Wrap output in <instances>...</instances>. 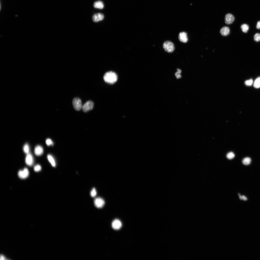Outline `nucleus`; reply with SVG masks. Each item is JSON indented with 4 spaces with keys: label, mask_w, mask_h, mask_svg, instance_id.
<instances>
[{
    "label": "nucleus",
    "mask_w": 260,
    "mask_h": 260,
    "mask_svg": "<svg viewBox=\"0 0 260 260\" xmlns=\"http://www.w3.org/2000/svg\"><path fill=\"white\" fill-rule=\"evenodd\" d=\"M104 81L106 83L110 84L115 83L118 79V76L115 72L110 71L107 72L103 77Z\"/></svg>",
    "instance_id": "1"
},
{
    "label": "nucleus",
    "mask_w": 260,
    "mask_h": 260,
    "mask_svg": "<svg viewBox=\"0 0 260 260\" xmlns=\"http://www.w3.org/2000/svg\"><path fill=\"white\" fill-rule=\"evenodd\" d=\"M163 48L167 52L171 53L172 52L175 50V45L173 43L169 41H167L164 43L163 45Z\"/></svg>",
    "instance_id": "2"
},
{
    "label": "nucleus",
    "mask_w": 260,
    "mask_h": 260,
    "mask_svg": "<svg viewBox=\"0 0 260 260\" xmlns=\"http://www.w3.org/2000/svg\"><path fill=\"white\" fill-rule=\"evenodd\" d=\"M94 104L91 101L86 102L82 106L83 111L85 113L87 112L92 109L94 107Z\"/></svg>",
    "instance_id": "3"
},
{
    "label": "nucleus",
    "mask_w": 260,
    "mask_h": 260,
    "mask_svg": "<svg viewBox=\"0 0 260 260\" xmlns=\"http://www.w3.org/2000/svg\"><path fill=\"white\" fill-rule=\"evenodd\" d=\"M72 103L74 109L77 111H79L82 107L81 100L78 98H74L73 100Z\"/></svg>",
    "instance_id": "4"
},
{
    "label": "nucleus",
    "mask_w": 260,
    "mask_h": 260,
    "mask_svg": "<svg viewBox=\"0 0 260 260\" xmlns=\"http://www.w3.org/2000/svg\"><path fill=\"white\" fill-rule=\"evenodd\" d=\"M29 171L27 168H24L23 170H19L18 172L19 177L21 179L27 178L29 175Z\"/></svg>",
    "instance_id": "5"
},
{
    "label": "nucleus",
    "mask_w": 260,
    "mask_h": 260,
    "mask_svg": "<svg viewBox=\"0 0 260 260\" xmlns=\"http://www.w3.org/2000/svg\"><path fill=\"white\" fill-rule=\"evenodd\" d=\"M94 205L95 206L98 208H102L105 204V202L104 200L100 197H98L96 198L94 201Z\"/></svg>",
    "instance_id": "6"
},
{
    "label": "nucleus",
    "mask_w": 260,
    "mask_h": 260,
    "mask_svg": "<svg viewBox=\"0 0 260 260\" xmlns=\"http://www.w3.org/2000/svg\"><path fill=\"white\" fill-rule=\"evenodd\" d=\"M104 15L101 13H98L94 14L92 17L93 21L95 22H98L102 21L104 18Z\"/></svg>",
    "instance_id": "7"
},
{
    "label": "nucleus",
    "mask_w": 260,
    "mask_h": 260,
    "mask_svg": "<svg viewBox=\"0 0 260 260\" xmlns=\"http://www.w3.org/2000/svg\"><path fill=\"white\" fill-rule=\"evenodd\" d=\"M122 226V223L119 220L116 219L114 220L112 223V227L114 230H119L121 228Z\"/></svg>",
    "instance_id": "8"
},
{
    "label": "nucleus",
    "mask_w": 260,
    "mask_h": 260,
    "mask_svg": "<svg viewBox=\"0 0 260 260\" xmlns=\"http://www.w3.org/2000/svg\"><path fill=\"white\" fill-rule=\"evenodd\" d=\"M179 39L181 41L186 43L188 40L187 33L184 32H181L179 35Z\"/></svg>",
    "instance_id": "9"
},
{
    "label": "nucleus",
    "mask_w": 260,
    "mask_h": 260,
    "mask_svg": "<svg viewBox=\"0 0 260 260\" xmlns=\"http://www.w3.org/2000/svg\"><path fill=\"white\" fill-rule=\"evenodd\" d=\"M26 164L28 166H31L34 163V159L32 155L30 153L27 154L26 158Z\"/></svg>",
    "instance_id": "10"
},
{
    "label": "nucleus",
    "mask_w": 260,
    "mask_h": 260,
    "mask_svg": "<svg viewBox=\"0 0 260 260\" xmlns=\"http://www.w3.org/2000/svg\"><path fill=\"white\" fill-rule=\"evenodd\" d=\"M235 20L234 17L232 14H227L225 17V23L228 24L232 23Z\"/></svg>",
    "instance_id": "11"
},
{
    "label": "nucleus",
    "mask_w": 260,
    "mask_h": 260,
    "mask_svg": "<svg viewBox=\"0 0 260 260\" xmlns=\"http://www.w3.org/2000/svg\"><path fill=\"white\" fill-rule=\"evenodd\" d=\"M34 153L37 156H39L41 155L43 153V147L40 145L36 146L35 147Z\"/></svg>",
    "instance_id": "12"
},
{
    "label": "nucleus",
    "mask_w": 260,
    "mask_h": 260,
    "mask_svg": "<svg viewBox=\"0 0 260 260\" xmlns=\"http://www.w3.org/2000/svg\"><path fill=\"white\" fill-rule=\"evenodd\" d=\"M93 6L95 8L102 9L104 8V5L102 1H99L95 2Z\"/></svg>",
    "instance_id": "13"
},
{
    "label": "nucleus",
    "mask_w": 260,
    "mask_h": 260,
    "mask_svg": "<svg viewBox=\"0 0 260 260\" xmlns=\"http://www.w3.org/2000/svg\"><path fill=\"white\" fill-rule=\"evenodd\" d=\"M220 32L222 35L224 36H227L229 34L230 32V28L228 27H224L221 29Z\"/></svg>",
    "instance_id": "14"
},
{
    "label": "nucleus",
    "mask_w": 260,
    "mask_h": 260,
    "mask_svg": "<svg viewBox=\"0 0 260 260\" xmlns=\"http://www.w3.org/2000/svg\"><path fill=\"white\" fill-rule=\"evenodd\" d=\"M47 158L52 166L54 167H55L56 166L55 161L53 156L49 154L47 156Z\"/></svg>",
    "instance_id": "15"
},
{
    "label": "nucleus",
    "mask_w": 260,
    "mask_h": 260,
    "mask_svg": "<svg viewBox=\"0 0 260 260\" xmlns=\"http://www.w3.org/2000/svg\"><path fill=\"white\" fill-rule=\"evenodd\" d=\"M254 86L256 89L260 88V77L257 78L255 80L254 84Z\"/></svg>",
    "instance_id": "16"
},
{
    "label": "nucleus",
    "mask_w": 260,
    "mask_h": 260,
    "mask_svg": "<svg viewBox=\"0 0 260 260\" xmlns=\"http://www.w3.org/2000/svg\"><path fill=\"white\" fill-rule=\"evenodd\" d=\"M251 158L249 157H246L244 158L242 160L243 164L245 165H248L249 164L251 163Z\"/></svg>",
    "instance_id": "17"
},
{
    "label": "nucleus",
    "mask_w": 260,
    "mask_h": 260,
    "mask_svg": "<svg viewBox=\"0 0 260 260\" xmlns=\"http://www.w3.org/2000/svg\"><path fill=\"white\" fill-rule=\"evenodd\" d=\"M241 28L243 32L247 33L249 30V27L247 24H243L241 26Z\"/></svg>",
    "instance_id": "18"
},
{
    "label": "nucleus",
    "mask_w": 260,
    "mask_h": 260,
    "mask_svg": "<svg viewBox=\"0 0 260 260\" xmlns=\"http://www.w3.org/2000/svg\"><path fill=\"white\" fill-rule=\"evenodd\" d=\"M177 71L175 73V77L177 79H181L182 77L181 74L182 72L181 70L179 69H177Z\"/></svg>",
    "instance_id": "19"
},
{
    "label": "nucleus",
    "mask_w": 260,
    "mask_h": 260,
    "mask_svg": "<svg viewBox=\"0 0 260 260\" xmlns=\"http://www.w3.org/2000/svg\"><path fill=\"white\" fill-rule=\"evenodd\" d=\"M23 150L24 152L26 154H27L29 153V146L28 144H26L24 145L23 147Z\"/></svg>",
    "instance_id": "20"
},
{
    "label": "nucleus",
    "mask_w": 260,
    "mask_h": 260,
    "mask_svg": "<svg viewBox=\"0 0 260 260\" xmlns=\"http://www.w3.org/2000/svg\"><path fill=\"white\" fill-rule=\"evenodd\" d=\"M235 157L234 154L232 152L228 153L226 155L227 158L231 160L234 158Z\"/></svg>",
    "instance_id": "21"
},
{
    "label": "nucleus",
    "mask_w": 260,
    "mask_h": 260,
    "mask_svg": "<svg viewBox=\"0 0 260 260\" xmlns=\"http://www.w3.org/2000/svg\"><path fill=\"white\" fill-rule=\"evenodd\" d=\"M254 39L256 42L260 41V34L259 33L256 34L254 36Z\"/></svg>",
    "instance_id": "22"
},
{
    "label": "nucleus",
    "mask_w": 260,
    "mask_h": 260,
    "mask_svg": "<svg viewBox=\"0 0 260 260\" xmlns=\"http://www.w3.org/2000/svg\"><path fill=\"white\" fill-rule=\"evenodd\" d=\"M91 196L93 198L95 197L97 195V192L96 189L93 188L91 191L90 193Z\"/></svg>",
    "instance_id": "23"
},
{
    "label": "nucleus",
    "mask_w": 260,
    "mask_h": 260,
    "mask_svg": "<svg viewBox=\"0 0 260 260\" xmlns=\"http://www.w3.org/2000/svg\"><path fill=\"white\" fill-rule=\"evenodd\" d=\"M253 80L251 79L246 81L245 82V84L247 86H250L252 85L253 83Z\"/></svg>",
    "instance_id": "24"
},
{
    "label": "nucleus",
    "mask_w": 260,
    "mask_h": 260,
    "mask_svg": "<svg viewBox=\"0 0 260 260\" xmlns=\"http://www.w3.org/2000/svg\"><path fill=\"white\" fill-rule=\"evenodd\" d=\"M34 169L35 171L39 172L41 170V167L39 164H37L34 166Z\"/></svg>",
    "instance_id": "25"
},
{
    "label": "nucleus",
    "mask_w": 260,
    "mask_h": 260,
    "mask_svg": "<svg viewBox=\"0 0 260 260\" xmlns=\"http://www.w3.org/2000/svg\"><path fill=\"white\" fill-rule=\"evenodd\" d=\"M46 145L48 146H50L51 145H53V143L52 140L50 139H47L46 141Z\"/></svg>",
    "instance_id": "26"
},
{
    "label": "nucleus",
    "mask_w": 260,
    "mask_h": 260,
    "mask_svg": "<svg viewBox=\"0 0 260 260\" xmlns=\"http://www.w3.org/2000/svg\"><path fill=\"white\" fill-rule=\"evenodd\" d=\"M238 195L239 196V198L241 200H243L244 201H246L247 200V198L244 196H242L239 194Z\"/></svg>",
    "instance_id": "27"
},
{
    "label": "nucleus",
    "mask_w": 260,
    "mask_h": 260,
    "mask_svg": "<svg viewBox=\"0 0 260 260\" xmlns=\"http://www.w3.org/2000/svg\"><path fill=\"white\" fill-rule=\"evenodd\" d=\"M0 258L2 260H6L8 259H7V258H6V256L3 254H1Z\"/></svg>",
    "instance_id": "28"
},
{
    "label": "nucleus",
    "mask_w": 260,
    "mask_h": 260,
    "mask_svg": "<svg viewBox=\"0 0 260 260\" xmlns=\"http://www.w3.org/2000/svg\"><path fill=\"white\" fill-rule=\"evenodd\" d=\"M256 28L258 29H260V21L258 22L256 26Z\"/></svg>",
    "instance_id": "29"
}]
</instances>
